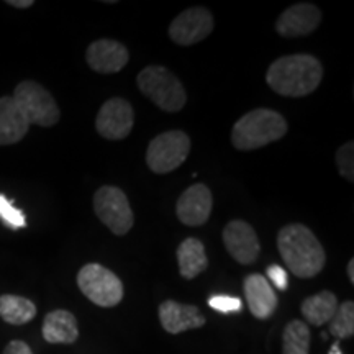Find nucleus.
I'll list each match as a JSON object with an SVG mask.
<instances>
[{
	"label": "nucleus",
	"instance_id": "1",
	"mask_svg": "<svg viewBox=\"0 0 354 354\" xmlns=\"http://www.w3.org/2000/svg\"><path fill=\"white\" fill-rule=\"evenodd\" d=\"M322 79V63L312 55L282 56L266 73V81L276 94L294 99L312 94L320 86Z\"/></svg>",
	"mask_w": 354,
	"mask_h": 354
},
{
	"label": "nucleus",
	"instance_id": "2",
	"mask_svg": "<svg viewBox=\"0 0 354 354\" xmlns=\"http://www.w3.org/2000/svg\"><path fill=\"white\" fill-rule=\"evenodd\" d=\"M277 250L287 268L300 279L322 272L326 256L322 243L305 225H287L277 234Z\"/></svg>",
	"mask_w": 354,
	"mask_h": 354
},
{
	"label": "nucleus",
	"instance_id": "3",
	"mask_svg": "<svg viewBox=\"0 0 354 354\" xmlns=\"http://www.w3.org/2000/svg\"><path fill=\"white\" fill-rule=\"evenodd\" d=\"M287 133V122L271 109H254L234 123L232 143L240 151H253L279 141Z\"/></svg>",
	"mask_w": 354,
	"mask_h": 354
},
{
	"label": "nucleus",
	"instance_id": "4",
	"mask_svg": "<svg viewBox=\"0 0 354 354\" xmlns=\"http://www.w3.org/2000/svg\"><path fill=\"white\" fill-rule=\"evenodd\" d=\"M140 91L165 112H179L187 102L183 82L162 66H148L138 74Z\"/></svg>",
	"mask_w": 354,
	"mask_h": 354
},
{
	"label": "nucleus",
	"instance_id": "5",
	"mask_svg": "<svg viewBox=\"0 0 354 354\" xmlns=\"http://www.w3.org/2000/svg\"><path fill=\"white\" fill-rule=\"evenodd\" d=\"M77 286L99 307H115L123 299V284L117 274L100 264H86L77 274Z\"/></svg>",
	"mask_w": 354,
	"mask_h": 354
},
{
	"label": "nucleus",
	"instance_id": "6",
	"mask_svg": "<svg viewBox=\"0 0 354 354\" xmlns=\"http://www.w3.org/2000/svg\"><path fill=\"white\" fill-rule=\"evenodd\" d=\"M190 153V138L187 133L171 130L161 133L148 146L146 165L156 174H167L187 159Z\"/></svg>",
	"mask_w": 354,
	"mask_h": 354
},
{
	"label": "nucleus",
	"instance_id": "7",
	"mask_svg": "<svg viewBox=\"0 0 354 354\" xmlns=\"http://www.w3.org/2000/svg\"><path fill=\"white\" fill-rule=\"evenodd\" d=\"M13 100L17 102L30 125L53 127L59 122V109L56 100L38 82H20L13 92Z\"/></svg>",
	"mask_w": 354,
	"mask_h": 354
},
{
	"label": "nucleus",
	"instance_id": "8",
	"mask_svg": "<svg viewBox=\"0 0 354 354\" xmlns=\"http://www.w3.org/2000/svg\"><path fill=\"white\" fill-rule=\"evenodd\" d=\"M94 212L102 223L118 236L127 234L135 223V216L125 192L113 185H104L97 190L94 196Z\"/></svg>",
	"mask_w": 354,
	"mask_h": 354
},
{
	"label": "nucleus",
	"instance_id": "9",
	"mask_svg": "<svg viewBox=\"0 0 354 354\" xmlns=\"http://www.w3.org/2000/svg\"><path fill=\"white\" fill-rule=\"evenodd\" d=\"M135 125V112L130 102L113 97L105 102L95 118V130L102 138L118 141L127 138Z\"/></svg>",
	"mask_w": 354,
	"mask_h": 354
},
{
	"label": "nucleus",
	"instance_id": "10",
	"mask_svg": "<svg viewBox=\"0 0 354 354\" xmlns=\"http://www.w3.org/2000/svg\"><path fill=\"white\" fill-rule=\"evenodd\" d=\"M214 32V15L205 7H192L177 15L169 26V37L180 46H190Z\"/></svg>",
	"mask_w": 354,
	"mask_h": 354
},
{
	"label": "nucleus",
	"instance_id": "11",
	"mask_svg": "<svg viewBox=\"0 0 354 354\" xmlns=\"http://www.w3.org/2000/svg\"><path fill=\"white\" fill-rule=\"evenodd\" d=\"M223 243L230 256L240 264H253L258 259L261 251L258 234L246 221H230L223 230Z\"/></svg>",
	"mask_w": 354,
	"mask_h": 354
},
{
	"label": "nucleus",
	"instance_id": "12",
	"mask_svg": "<svg viewBox=\"0 0 354 354\" xmlns=\"http://www.w3.org/2000/svg\"><path fill=\"white\" fill-rule=\"evenodd\" d=\"M212 207H214V197L210 189L203 184H194L176 203L177 218L187 227H201L210 218Z\"/></svg>",
	"mask_w": 354,
	"mask_h": 354
},
{
	"label": "nucleus",
	"instance_id": "13",
	"mask_svg": "<svg viewBox=\"0 0 354 354\" xmlns=\"http://www.w3.org/2000/svg\"><path fill=\"white\" fill-rule=\"evenodd\" d=\"M322 21V12L313 3H295L281 13L276 21V30L284 38L305 37L315 32Z\"/></svg>",
	"mask_w": 354,
	"mask_h": 354
},
{
	"label": "nucleus",
	"instance_id": "14",
	"mask_svg": "<svg viewBox=\"0 0 354 354\" xmlns=\"http://www.w3.org/2000/svg\"><path fill=\"white\" fill-rule=\"evenodd\" d=\"M128 50L115 39H97L87 48L86 59L95 73L113 74L128 64Z\"/></svg>",
	"mask_w": 354,
	"mask_h": 354
},
{
	"label": "nucleus",
	"instance_id": "15",
	"mask_svg": "<svg viewBox=\"0 0 354 354\" xmlns=\"http://www.w3.org/2000/svg\"><path fill=\"white\" fill-rule=\"evenodd\" d=\"M159 322L171 335H179L205 325V318L201 315L196 305H183L174 300H166L159 305Z\"/></svg>",
	"mask_w": 354,
	"mask_h": 354
},
{
	"label": "nucleus",
	"instance_id": "16",
	"mask_svg": "<svg viewBox=\"0 0 354 354\" xmlns=\"http://www.w3.org/2000/svg\"><path fill=\"white\" fill-rule=\"evenodd\" d=\"M245 297L250 312L259 320H266L276 312L277 295L268 279L261 274H250L245 279Z\"/></svg>",
	"mask_w": 354,
	"mask_h": 354
},
{
	"label": "nucleus",
	"instance_id": "17",
	"mask_svg": "<svg viewBox=\"0 0 354 354\" xmlns=\"http://www.w3.org/2000/svg\"><path fill=\"white\" fill-rule=\"evenodd\" d=\"M28 128L30 123L13 97H0V146L19 143Z\"/></svg>",
	"mask_w": 354,
	"mask_h": 354
},
{
	"label": "nucleus",
	"instance_id": "18",
	"mask_svg": "<svg viewBox=\"0 0 354 354\" xmlns=\"http://www.w3.org/2000/svg\"><path fill=\"white\" fill-rule=\"evenodd\" d=\"M43 338L53 344H73L79 338L77 320L68 310H55L44 317Z\"/></svg>",
	"mask_w": 354,
	"mask_h": 354
},
{
	"label": "nucleus",
	"instance_id": "19",
	"mask_svg": "<svg viewBox=\"0 0 354 354\" xmlns=\"http://www.w3.org/2000/svg\"><path fill=\"white\" fill-rule=\"evenodd\" d=\"M177 263L179 272L185 279H194L203 272L209 266L205 254V246L197 238H187L177 248Z\"/></svg>",
	"mask_w": 354,
	"mask_h": 354
},
{
	"label": "nucleus",
	"instance_id": "20",
	"mask_svg": "<svg viewBox=\"0 0 354 354\" xmlns=\"http://www.w3.org/2000/svg\"><path fill=\"white\" fill-rule=\"evenodd\" d=\"M336 308H338V299H336V295L330 290H323L304 300L302 315L312 325L322 326L325 323H330Z\"/></svg>",
	"mask_w": 354,
	"mask_h": 354
},
{
	"label": "nucleus",
	"instance_id": "21",
	"mask_svg": "<svg viewBox=\"0 0 354 354\" xmlns=\"http://www.w3.org/2000/svg\"><path fill=\"white\" fill-rule=\"evenodd\" d=\"M37 315V307L32 300L20 295H2L0 297V317L10 325H25Z\"/></svg>",
	"mask_w": 354,
	"mask_h": 354
},
{
	"label": "nucleus",
	"instance_id": "22",
	"mask_svg": "<svg viewBox=\"0 0 354 354\" xmlns=\"http://www.w3.org/2000/svg\"><path fill=\"white\" fill-rule=\"evenodd\" d=\"M310 330L307 323L292 320L282 335V354H308Z\"/></svg>",
	"mask_w": 354,
	"mask_h": 354
},
{
	"label": "nucleus",
	"instance_id": "23",
	"mask_svg": "<svg viewBox=\"0 0 354 354\" xmlns=\"http://www.w3.org/2000/svg\"><path fill=\"white\" fill-rule=\"evenodd\" d=\"M330 333L338 339L351 338L354 335V304L351 300L338 305L330 320Z\"/></svg>",
	"mask_w": 354,
	"mask_h": 354
},
{
	"label": "nucleus",
	"instance_id": "24",
	"mask_svg": "<svg viewBox=\"0 0 354 354\" xmlns=\"http://www.w3.org/2000/svg\"><path fill=\"white\" fill-rule=\"evenodd\" d=\"M0 218H2L8 227L12 228H24L26 225L25 215L20 209H17L13 203L8 201V198L0 194Z\"/></svg>",
	"mask_w": 354,
	"mask_h": 354
},
{
	"label": "nucleus",
	"instance_id": "25",
	"mask_svg": "<svg viewBox=\"0 0 354 354\" xmlns=\"http://www.w3.org/2000/svg\"><path fill=\"white\" fill-rule=\"evenodd\" d=\"M336 162H338L339 174H342L344 179H348L349 183H353L354 180V143L353 141L343 145L342 148L336 151Z\"/></svg>",
	"mask_w": 354,
	"mask_h": 354
},
{
	"label": "nucleus",
	"instance_id": "26",
	"mask_svg": "<svg viewBox=\"0 0 354 354\" xmlns=\"http://www.w3.org/2000/svg\"><path fill=\"white\" fill-rule=\"evenodd\" d=\"M209 305L216 312L232 313L240 312L243 302L238 297H232V295H214V297H210Z\"/></svg>",
	"mask_w": 354,
	"mask_h": 354
},
{
	"label": "nucleus",
	"instance_id": "27",
	"mask_svg": "<svg viewBox=\"0 0 354 354\" xmlns=\"http://www.w3.org/2000/svg\"><path fill=\"white\" fill-rule=\"evenodd\" d=\"M268 277L271 279L272 284L276 286L277 289H281V290L287 289V284H289V281H287V272L281 268V266H277V264L269 266V268H268Z\"/></svg>",
	"mask_w": 354,
	"mask_h": 354
},
{
	"label": "nucleus",
	"instance_id": "28",
	"mask_svg": "<svg viewBox=\"0 0 354 354\" xmlns=\"http://www.w3.org/2000/svg\"><path fill=\"white\" fill-rule=\"evenodd\" d=\"M3 354H33L32 349H30V346L24 342H19V339H15V342L8 343L6 351H3Z\"/></svg>",
	"mask_w": 354,
	"mask_h": 354
},
{
	"label": "nucleus",
	"instance_id": "29",
	"mask_svg": "<svg viewBox=\"0 0 354 354\" xmlns=\"http://www.w3.org/2000/svg\"><path fill=\"white\" fill-rule=\"evenodd\" d=\"M8 6L17 7V8H28L33 6V0H8Z\"/></svg>",
	"mask_w": 354,
	"mask_h": 354
},
{
	"label": "nucleus",
	"instance_id": "30",
	"mask_svg": "<svg viewBox=\"0 0 354 354\" xmlns=\"http://www.w3.org/2000/svg\"><path fill=\"white\" fill-rule=\"evenodd\" d=\"M346 272H348V277H349V281H351V284H354V259H349Z\"/></svg>",
	"mask_w": 354,
	"mask_h": 354
},
{
	"label": "nucleus",
	"instance_id": "31",
	"mask_svg": "<svg viewBox=\"0 0 354 354\" xmlns=\"http://www.w3.org/2000/svg\"><path fill=\"white\" fill-rule=\"evenodd\" d=\"M330 354H343L342 349H339V343H338V342H336V343L333 344V346H331Z\"/></svg>",
	"mask_w": 354,
	"mask_h": 354
}]
</instances>
